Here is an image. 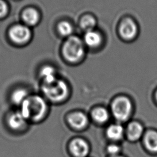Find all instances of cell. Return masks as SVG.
<instances>
[{"label": "cell", "mask_w": 157, "mask_h": 157, "mask_svg": "<svg viewBox=\"0 0 157 157\" xmlns=\"http://www.w3.org/2000/svg\"><path fill=\"white\" fill-rule=\"evenodd\" d=\"M47 104L39 96H28L21 105L20 113L26 120L38 121L42 119L46 112Z\"/></svg>", "instance_id": "cell-1"}, {"label": "cell", "mask_w": 157, "mask_h": 157, "mask_svg": "<svg viewBox=\"0 0 157 157\" xmlns=\"http://www.w3.org/2000/svg\"><path fill=\"white\" fill-rule=\"evenodd\" d=\"M84 42L77 36H71L65 41L63 47V54L71 63L78 61L84 55Z\"/></svg>", "instance_id": "cell-2"}, {"label": "cell", "mask_w": 157, "mask_h": 157, "mask_svg": "<svg viewBox=\"0 0 157 157\" xmlns=\"http://www.w3.org/2000/svg\"><path fill=\"white\" fill-rule=\"evenodd\" d=\"M42 90L48 99L55 102L63 101L68 94L67 84L63 80L59 79H56L50 83H44Z\"/></svg>", "instance_id": "cell-3"}, {"label": "cell", "mask_w": 157, "mask_h": 157, "mask_svg": "<svg viewBox=\"0 0 157 157\" xmlns=\"http://www.w3.org/2000/svg\"><path fill=\"white\" fill-rule=\"evenodd\" d=\"M131 108V103L129 99L126 97H119L117 98L112 105L113 115L120 121H124L128 118Z\"/></svg>", "instance_id": "cell-4"}, {"label": "cell", "mask_w": 157, "mask_h": 157, "mask_svg": "<svg viewBox=\"0 0 157 157\" xmlns=\"http://www.w3.org/2000/svg\"><path fill=\"white\" fill-rule=\"evenodd\" d=\"M9 36L13 42L21 45L26 43L30 39L31 33L26 25L18 24L11 27Z\"/></svg>", "instance_id": "cell-5"}, {"label": "cell", "mask_w": 157, "mask_h": 157, "mask_svg": "<svg viewBox=\"0 0 157 157\" xmlns=\"http://www.w3.org/2000/svg\"><path fill=\"white\" fill-rule=\"evenodd\" d=\"M137 31L136 23L131 18L124 20L119 28L120 36L125 40L133 39L136 36Z\"/></svg>", "instance_id": "cell-6"}, {"label": "cell", "mask_w": 157, "mask_h": 157, "mask_svg": "<svg viewBox=\"0 0 157 157\" xmlns=\"http://www.w3.org/2000/svg\"><path fill=\"white\" fill-rule=\"evenodd\" d=\"M70 150L76 157H84L89 151V147L86 142L81 139L73 140L70 144Z\"/></svg>", "instance_id": "cell-7"}, {"label": "cell", "mask_w": 157, "mask_h": 157, "mask_svg": "<svg viewBox=\"0 0 157 157\" xmlns=\"http://www.w3.org/2000/svg\"><path fill=\"white\" fill-rule=\"evenodd\" d=\"M84 44L91 48L98 47L102 41V36L98 31L91 30L86 31L84 35Z\"/></svg>", "instance_id": "cell-8"}, {"label": "cell", "mask_w": 157, "mask_h": 157, "mask_svg": "<svg viewBox=\"0 0 157 157\" xmlns=\"http://www.w3.org/2000/svg\"><path fill=\"white\" fill-rule=\"evenodd\" d=\"M22 18L26 26H34L39 22L40 15L36 9L28 8L23 11Z\"/></svg>", "instance_id": "cell-9"}, {"label": "cell", "mask_w": 157, "mask_h": 157, "mask_svg": "<svg viewBox=\"0 0 157 157\" xmlns=\"http://www.w3.org/2000/svg\"><path fill=\"white\" fill-rule=\"evenodd\" d=\"M69 122L72 127L76 129H82L86 125L88 120L83 113L76 112L69 116Z\"/></svg>", "instance_id": "cell-10"}, {"label": "cell", "mask_w": 157, "mask_h": 157, "mask_svg": "<svg viewBox=\"0 0 157 157\" xmlns=\"http://www.w3.org/2000/svg\"><path fill=\"white\" fill-rule=\"evenodd\" d=\"M25 121L26 119L24 118L20 112H15L10 115L7 120L9 127L12 129L15 130L21 128L25 125Z\"/></svg>", "instance_id": "cell-11"}, {"label": "cell", "mask_w": 157, "mask_h": 157, "mask_svg": "<svg viewBox=\"0 0 157 157\" xmlns=\"http://www.w3.org/2000/svg\"><path fill=\"white\" fill-rule=\"evenodd\" d=\"M143 131L142 126L138 123H131L128 127L127 134L128 137L132 140L139 139Z\"/></svg>", "instance_id": "cell-12"}, {"label": "cell", "mask_w": 157, "mask_h": 157, "mask_svg": "<svg viewBox=\"0 0 157 157\" xmlns=\"http://www.w3.org/2000/svg\"><path fill=\"white\" fill-rule=\"evenodd\" d=\"M147 148L153 152L157 151V132L154 131L148 132L144 139Z\"/></svg>", "instance_id": "cell-13"}, {"label": "cell", "mask_w": 157, "mask_h": 157, "mask_svg": "<svg viewBox=\"0 0 157 157\" xmlns=\"http://www.w3.org/2000/svg\"><path fill=\"white\" fill-rule=\"evenodd\" d=\"M41 76L44 80V83H48L55 81L56 78L55 69L51 66H45L40 72Z\"/></svg>", "instance_id": "cell-14"}, {"label": "cell", "mask_w": 157, "mask_h": 157, "mask_svg": "<svg viewBox=\"0 0 157 157\" xmlns=\"http://www.w3.org/2000/svg\"><path fill=\"white\" fill-rule=\"evenodd\" d=\"M123 129L119 124H112L109 127L107 131V136L113 140H119L122 137Z\"/></svg>", "instance_id": "cell-15"}, {"label": "cell", "mask_w": 157, "mask_h": 157, "mask_svg": "<svg viewBox=\"0 0 157 157\" xmlns=\"http://www.w3.org/2000/svg\"><path fill=\"white\" fill-rule=\"evenodd\" d=\"M96 25V19L91 15L84 16L80 21V26L86 32L93 30Z\"/></svg>", "instance_id": "cell-16"}, {"label": "cell", "mask_w": 157, "mask_h": 157, "mask_svg": "<svg viewBox=\"0 0 157 157\" xmlns=\"http://www.w3.org/2000/svg\"><path fill=\"white\" fill-rule=\"evenodd\" d=\"M28 94L24 89H18L15 90L11 96L12 102L17 105H21V104L28 98Z\"/></svg>", "instance_id": "cell-17"}, {"label": "cell", "mask_w": 157, "mask_h": 157, "mask_svg": "<svg viewBox=\"0 0 157 157\" xmlns=\"http://www.w3.org/2000/svg\"><path fill=\"white\" fill-rule=\"evenodd\" d=\"M58 31L60 35L65 37H70L73 32L72 25L67 21H62L58 25Z\"/></svg>", "instance_id": "cell-18"}, {"label": "cell", "mask_w": 157, "mask_h": 157, "mask_svg": "<svg viewBox=\"0 0 157 157\" xmlns=\"http://www.w3.org/2000/svg\"><path fill=\"white\" fill-rule=\"evenodd\" d=\"M93 118L98 123H102L105 122L109 118L107 111L102 107L97 108L93 110L92 113Z\"/></svg>", "instance_id": "cell-19"}, {"label": "cell", "mask_w": 157, "mask_h": 157, "mask_svg": "<svg viewBox=\"0 0 157 157\" xmlns=\"http://www.w3.org/2000/svg\"><path fill=\"white\" fill-rule=\"evenodd\" d=\"M8 11V7L4 0H0V18L4 17Z\"/></svg>", "instance_id": "cell-20"}, {"label": "cell", "mask_w": 157, "mask_h": 157, "mask_svg": "<svg viewBox=\"0 0 157 157\" xmlns=\"http://www.w3.org/2000/svg\"><path fill=\"white\" fill-rule=\"evenodd\" d=\"M107 150H108V152L110 154H111V155H112L113 156H116V155L119 151L120 148H119V147L117 145H114V144H112V145H110L108 147Z\"/></svg>", "instance_id": "cell-21"}, {"label": "cell", "mask_w": 157, "mask_h": 157, "mask_svg": "<svg viewBox=\"0 0 157 157\" xmlns=\"http://www.w3.org/2000/svg\"><path fill=\"white\" fill-rule=\"evenodd\" d=\"M113 157H121V156H113Z\"/></svg>", "instance_id": "cell-22"}, {"label": "cell", "mask_w": 157, "mask_h": 157, "mask_svg": "<svg viewBox=\"0 0 157 157\" xmlns=\"http://www.w3.org/2000/svg\"><path fill=\"white\" fill-rule=\"evenodd\" d=\"M156 99H157V93H156Z\"/></svg>", "instance_id": "cell-23"}]
</instances>
